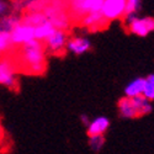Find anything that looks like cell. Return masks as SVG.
I'll use <instances>...</instances> for the list:
<instances>
[{
  "instance_id": "5b68a950",
  "label": "cell",
  "mask_w": 154,
  "mask_h": 154,
  "mask_svg": "<svg viewBox=\"0 0 154 154\" xmlns=\"http://www.w3.org/2000/svg\"><path fill=\"white\" fill-rule=\"evenodd\" d=\"M68 40H69V36H68L67 31L56 30L43 42L45 48H46V52L49 53V54H54V56L63 54L67 51Z\"/></svg>"
},
{
  "instance_id": "d6986e66",
  "label": "cell",
  "mask_w": 154,
  "mask_h": 154,
  "mask_svg": "<svg viewBox=\"0 0 154 154\" xmlns=\"http://www.w3.org/2000/svg\"><path fill=\"white\" fill-rule=\"evenodd\" d=\"M143 96L150 102L154 101V73L147 75L144 78V90Z\"/></svg>"
},
{
  "instance_id": "603a6c76",
  "label": "cell",
  "mask_w": 154,
  "mask_h": 154,
  "mask_svg": "<svg viewBox=\"0 0 154 154\" xmlns=\"http://www.w3.org/2000/svg\"><path fill=\"white\" fill-rule=\"evenodd\" d=\"M11 11V5L6 2H3V0H0V17L5 16L6 14Z\"/></svg>"
},
{
  "instance_id": "2e32d148",
  "label": "cell",
  "mask_w": 154,
  "mask_h": 154,
  "mask_svg": "<svg viewBox=\"0 0 154 154\" xmlns=\"http://www.w3.org/2000/svg\"><path fill=\"white\" fill-rule=\"evenodd\" d=\"M133 104H134V107L137 110V113L138 116H146V115L150 113L152 110H153V105L149 100H147L144 96H138V97H134L132 99Z\"/></svg>"
},
{
  "instance_id": "cb8c5ba5",
  "label": "cell",
  "mask_w": 154,
  "mask_h": 154,
  "mask_svg": "<svg viewBox=\"0 0 154 154\" xmlns=\"http://www.w3.org/2000/svg\"><path fill=\"white\" fill-rule=\"evenodd\" d=\"M90 121H91V120L89 119V116H86L85 113H83L82 116H80V122H82V123H83L85 127H88V126H89V123H90Z\"/></svg>"
},
{
  "instance_id": "3957f363",
  "label": "cell",
  "mask_w": 154,
  "mask_h": 154,
  "mask_svg": "<svg viewBox=\"0 0 154 154\" xmlns=\"http://www.w3.org/2000/svg\"><path fill=\"white\" fill-rule=\"evenodd\" d=\"M104 0H72L67 2L72 20L80 21L91 12H100Z\"/></svg>"
},
{
  "instance_id": "8992f818",
  "label": "cell",
  "mask_w": 154,
  "mask_h": 154,
  "mask_svg": "<svg viewBox=\"0 0 154 154\" xmlns=\"http://www.w3.org/2000/svg\"><path fill=\"white\" fill-rule=\"evenodd\" d=\"M126 10V0H104L101 8V15L110 22L122 19Z\"/></svg>"
},
{
  "instance_id": "30bf717a",
  "label": "cell",
  "mask_w": 154,
  "mask_h": 154,
  "mask_svg": "<svg viewBox=\"0 0 154 154\" xmlns=\"http://www.w3.org/2000/svg\"><path fill=\"white\" fill-rule=\"evenodd\" d=\"M79 23L86 31L95 32V31H99L101 29H105L109 22L104 19V16L101 15V12H91V14H89L85 17H83L79 21Z\"/></svg>"
},
{
  "instance_id": "9c48e42d",
  "label": "cell",
  "mask_w": 154,
  "mask_h": 154,
  "mask_svg": "<svg viewBox=\"0 0 154 154\" xmlns=\"http://www.w3.org/2000/svg\"><path fill=\"white\" fill-rule=\"evenodd\" d=\"M91 49V41L84 36H73L68 40L67 51L75 56H82Z\"/></svg>"
},
{
  "instance_id": "6da1fadb",
  "label": "cell",
  "mask_w": 154,
  "mask_h": 154,
  "mask_svg": "<svg viewBox=\"0 0 154 154\" xmlns=\"http://www.w3.org/2000/svg\"><path fill=\"white\" fill-rule=\"evenodd\" d=\"M47 52L45 45L40 41H31L19 47L17 58L20 66L26 73L40 75L43 74L47 68Z\"/></svg>"
},
{
  "instance_id": "7402d4cb",
  "label": "cell",
  "mask_w": 154,
  "mask_h": 154,
  "mask_svg": "<svg viewBox=\"0 0 154 154\" xmlns=\"http://www.w3.org/2000/svg\"><path fill=\"white\" fill-rule=\"evenodd\" d=\"M12 47L11 40H10V33L0 32V54H3Z\"/></svg>"
},
{
  "instance_id": "ba28073f",
  "label": "cell",
  "mask_w": 154,
  "mask_h": 154,
  "mask_svg": "<svg viewBox=\"0 0 154 154\" xmlns=\"http://www.w3.org/2000/svg\"><path fill=\"white\" fill-rule=\"evenodd\" d=\"M128 31L132 35L146 37L147 35L154 32V17L150 16H138L130 26H127Z\"/></svg>"
},
{
  "instance_id": "52a82bcc",
  "label": "cell",
  "mask_w": 154,
  "mask_h": 154,
  "mask_svg": "<svg viewBox=\"0 0 154 154\" xmlns=\"http://www.w3.org/2000/svg\"><path fill=\"white\" fill-rule=\"evenodd\" d=\"M10 40H11L12 46L21 47V46L35 40V29L32 26H30V25L21 21V23L17 25V26L11 31Z\"/></svg>"
},
{
  "instance_id": "8fae6325",
  "label": "cell",
  "mask_w": 154,
  "mask_h": 154,
  "mask_svg": "<svg viewBox=\"0 0 154 154\" xmlns=\"http://www.w3.org/2000/svg\"><path fill=\"white\" fill-rule=\"evenodd\" d=\"M110 127V120L106 116H97L86 127L88 136H104Z\"/></svg>"
},
{
  "instance_id": "ac0fdd59",
  "label": "cell",
  "mask_w": 154,
  "mask_h": 154,
  "mask_svg": "<svg viewBox=\"0 0 154 154\" xmlns=\"http://www.w3.org/2000/svg\"><path fill=\"white\" fill-rule=\"evenodd\" d=\"M48 2L45 0H30V2H23V11L25 12H43Z\"/></svg>"
},
{
  "instance_id": "5bb4252c",
  "label": "cell",
  "mask_w": 154,
  "mask_h": 154,
  "mask_svg": "<svg viewBox=\"0 0 154 154\" xmlns=\"http://www.w3.org/2000/svg\"><path fill=\"white\" fill-rule=\"evenodd\" d=\"M117 109H119V112L121 115V117H123V119L132 120V119L139 117L132 99H128V97H125V96L121 97L119 100V102H117Z\"/></svg>"
},
{
  "instance_id": "e0dca14e",
  "label": "cell",
  "mask_w": 154,
  "mask_h": 154,
  "mask_svg": "<svg viewBox=\"0 0 154 154\" xmlns=\"http://www.w3.org/2000/svg\"><path fill=\"white\" fill-rule=\"evenodd\" d=\"M46 20L47 19L43 12H25L22 15V22L30 25L33 29L37 27L38 25H41L42 22H45Z\"/></svg>"
},
{
  "instance_id": "44dd1931",
  "label": "cell",
  "mask_w": 154,
  "mask_h": 154,
  "mask_svg": "<svg viewBox=\"0 0 154 154\" xmlns=\"http://www.w3.org/2000/svg\"><path fill=\"white\" fill-rule=\"evenodd\" d=\"M140 9H142L140 0H126L125 15H138Z\"/></svg>"
},
{
  "instance_id": "277c9868",
  "label": "cell",
  "mask_w": 154,
  "mask_h": 154,
  "mask_svg": "<svg viewBox=\"0 0 154 154\" xmlns=\"http://www.w3.org/2000/svg\"><path fill=\"white\" fill-rule=\"evenodd\" d=\"M0 85H4L11 90H15L19 86L15 63L8 57L0 59Z\"/></svg>"
},
{
  "instance_id": "7c38bea8",
  "label": "cell",
  "mask_w": 154,
  "mask_h": 154,
  "mask_svg": "<svg viewBox=\"0 0 154 154\" xmlns=\"http://www.w3.org/2000/svg\"><path fill=\"white\" fill-rule=\"evenodd\" d=\"M22 21V15L19 12L10 11L5 16L0 17V32L4 33H11L17 25H20Z\"/></svg>"
},
{
  "instance_id": "4fadbf2b",
  "label": "cell",
  "mask_w": 154,
  "mask_h": 154,
  "mask_svg": "<svg viewBox=\"0 0 154 154\" xmlns=\"http://www.w3.org/2000/svg\"><path fill=\"white\" fill-rule=\"evenodd\" d=\"M144 90V78L143 76H137L132 79L125 86V97L134 99L138 96H143Z\"/></svg>"
},
{
  "instance_id": "ffe728a7",
  "label": "cell",
  "mask_w": 154,
  "mask_h": 154,
  "mask_svg": "<svg viewBox=\"0 0 154 154\" xmlns=\"http://www.w3.org/2000/svg\"><path fill=\"white\" fill-rule=\"evenodd\" d=\"M88 144L91 150L99 153L105 146V137L104 136H89Z\"/></svg>"
},
{
  "instance_id": "9a60e30c",
  "label": "cell",
  "mask_w": 154,
  "mask_h": 154,
  "mask_svg": "<svg viewBox=\"0 0 154 154\" xmlns=\"http://www.w3.org/2000/svg\"><path fill=\"white\" fill-rule=\"evenodd\" d=\"M54 31H56V29L52 26V23L48 20H46L41 25H38L37 27H35V40L43 43Z\"/></svg>"
},
{
  "instance_id": "7a4b0ae2",
  "label": "cell",
  "mask_w": 154,
  "mask_h": 154,
  "mask_svg": "<svg viewBox=\"0 0 154 154\" xmlns=\"http://www.w3.org/2000/svg\"><path fill=\"white\" fill-rule=\"evenodd\" d=\"M43 14L56 30L68 32L72 25V17L68 11L67 2H59V0L48 2V5L43 10Z\"/></svg>"
}]
</instances>
